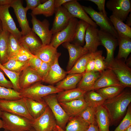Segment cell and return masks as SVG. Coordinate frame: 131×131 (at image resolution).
Masks as SVG:
<instances>
[{"instance_id": "cell-1", "label": "cell", "mask_w": 131, "mask_h": 131, "mask_svg": "<svg viewBox=\"0 0 131 131\" xmlns=\"http://www.w3.org/2000/svg\"><path fill=\"white\" fill-rule=\"evenodd\" d=\"M131 102V92L124 90L115 97L105 100L102 105L108 114L110 125L116 124L122 118Z\"/></svg>"}, {"instance_id": "cell-2", "label": "cell", "mask_w": 131, "mask_h": 131, "mask_svg": "<svg viewBox=\"0 0 131 131\" xmlns=\"http://www.w3.org/2000/svg\"><path fill=\"white\" fill-rule=\"evenodd\" d=\"M63 90L56 86L44 85L39 82L26 88L21 90L19 92L22 98L39 100L47 95L58 93Z\"/></svg>"}, {"instance_id": "cell-3", "label": "cell", "mask_w": 131, "mask_h": 131, "mask_svg": "<svg viewBox=\"0 0 131 131\" xmlns=\"http://www.w3.org/2000/svg\"><path fill=\"white\" fill-rule=\"evenodd\" d=\"M1 118L4 129L10 131H29L32 128L31 122L22 116L2 111Z\"/></svg>"}, {"instance_id": "cell-4", "label": "cell", "mask_w": 131, "mask_h": 131, "mask_svg": "<svg viewBox=\"0 0 131 131\" xmlns=\"http://www.w3.org/2000/svg\"><path fill=\"white\" fill-rule=\"evenodd\" d=\"M56 94L47 95L43 97L42 99L51 110L57 125L65 130L70 117L60 105Z\"/></svg>"}, {"instance_id": "cell-5", "label": "cell", "mask_w": 131, "mask_h": 131, "mask_svg": "<svg viewBox=\"0 0 131 131\" xmlns=\"http://www.w3.org/2000/svg\"><path fill=\"white\" fill-rule=\"evenodd\" d=\"M106 66L107 69L114 72L122 85L126 87H131V69L125 62L121 59L114 58Z\"/></svg>"}, {"instance_id": "cell-6", "label": "cell", "mask_w": 131, "mask_h": 131, "mask_svg": "<svg viewBox=\"0 0 131 131\" xmlns=\"http://www.w3.org/2000/svg\"><path fill=\"white\" fill-rule=\"evenodd\" d=\"M78 21L76 18H71L65 28L53 34L50 44L57 49L60 45L65 42H72Z\"/></svg>"}, {"instance_id": "cell-7", "label": "cell", "mask_w": 131, "mask_h": 131, "mask_svg": "<svg viewBox=\"0 0 131 131\" xmlns=\"http://www.w3.org/2000/svg\"><path fill=\"white\" fill-rule=\"evenodd\" d=\"M0 109L2 111L25 117L31 122L34 120L29 114L23 98L13 100L0 99Z\"/></svg>"}, {"instance_id": "cell-8", "label": "cell", "mask_w": 131, "mask_h": 131, "mask_svg": "<svg viewBox=\"0 0 131 131\" xmlns=\"http://www.w3.org/2000/svg\"><path fill=\"white\" fill-rule=\"evenodd\" d=\"M82 7L86 13L90 16L91 19L99 26L100 30L108 33L118 38V33L110 19L107 16H105L97 11L90 6H82Z\"/></svg>"}, {"instance_id": "cell-9", "label": "cell", "mask_w": 131, "mask_h": 131, "mask_svg": "<svg viewBox=\"0 0 131 131\" xmlns=\"http://www.w3.org/2000/svg\"><path fill=\"white\" fill-rule=\"evenodd\" d=\"M31 125L36 131H57L55 119L48 106L41 115L31 122Z\"/></svg>"}, {"instance_id": "cell-10", "label": "cell", "mask_w": 131, "mask_h": 131, "mask_svg": "<svg viewBox=\"0 0 131 131\" xmlns=\"http://www.w3.org/2000/svg\"><path fill=\"white\" fill-rule=\"evenodd\" d=\"M33 31L40 38L43 45L49 44L52 34L49 29L50 25L48 21L44 19L41 21L37 19L35 15L31 14Z\"/></svg>"}, {"instance_id": "cell-11", "label": "cell", "mask_w": 131, "mask_h": 131, "mask_svg": "<svg viewBox=\"0 0 131 131\" xmlns=\"http://www.w3.org/2000/svg\"><path fill=\"white\" fill-rule=\"evenodd\" d=\"M106 8L112 12V15L123 22L125 21L131 12L130 0H109L106 3Z\"/></svg>"}, {"instance_id": "cell-12", "label": "cell", "mask_w": 131, "mask_h": 131, "mask_svg": "<svg viewBox=\"0 0 131 131\" xmlns=\"http://www.w3.org/2000/svg\"><path fill=\"white\" fill-rule=\"evenodd\" d=\"M9 5L0 6V20L3 31H7L19 40L22 36L9 12Z\"/></svg>"}, {"instance_id": "cell-13", "label": "cell", "mask_w": 131, "mask_h": 131, "mask_svg": "<svg viewBox=\"0 0 131 131\" xmlns=\"http://www.w3.org/2000/svg\"><path fill=\"white\" fill-rule=\"evenodd\" d=\"M99 34L101 45L103 46L106 50V56L105 60L107 65L114 59V52L118 45L117 38L109 33L100 30Z\"/></svg>"}, {"instance_id": "cell-14", "label": "cell", "mask_w": 131, "mask_h": 131, "mask_svg": "<svg viewBox=\"0 0 131 131\" xmlns=\"http://www.w3.org/2000/svg\"><path fill=\"white\" fill-rule=\"evenodd\" d=\"M10 7L13 8L20 27L22 35L29 33L32 29L29 26L26 16L27 11L22 5L20 0H13L10 5Z\"/></svg>"}, {"instance_id": "cell-15", "label": "cell", "mask_w": 131, "mask_h": 131, "mask_svg": "<svg viewBox=\"0 0 131 131\" xmlns=\"http://www.w3.org/2000/svg\"><path fill=\"white\" fill-rule=\"evenodd\" d=\"M55 16L50 30L53 34L65 28L73 17L67 10L62 6L55 9Z\"/></svg>"}, {"instance_id": "cell-16", "label": "cell", "mask_w": 131, "mask_h": 131, "mask_svg": "<svg viewBox=\"0 0 131 131\" xmlns=\"http://www.w3.org/2000/svg\"><path fill=\"white\" fill-rule=\"evenodd\" d=\"M62 6L67 10L73 17L79 18L97 28L98 25L88 15L83 9L82 6L77 0H71L64 3Z\"/></svg>"}, {"instance_id": "cell-17", "label": "cell", "mask_w": 131, "mask_h": 131, "mask_svg": "<svg viewBox=\"0 0 131 131\" xmlns=\"http://www.w3.org/2000/svg\"><path fill=\"white\" fill-rule=\"evenodd\" d=\"M122 85L114 72L111 69H107L101 72V75L95 83L92 90L108 86Z\"/></svg>"}, {"instance_id": "cell-18", "label": "cell", "mask_w": 131, "mask_h": 131, "mask_svg": "<svg viewBox=\"0 0 131 131\" xmlns=\"http://www.w3.org/2000/svg\"><path fill=\"white\" fill-rule=\"evenodd\" d=\"M99 31L97 28L90 25L87 28L85 37V44L83 47L88 52H95L98 50V47L101 45Z\"/></svg>"}, {"instance_id": "cell-19", "label": "cell", "mask_w": 131, "mask_h": 131, "mask_svg": "<svg viewBox=\"0 0 131 131\" xmlns=\"http://www.w3.org/2000/svg\"><path fill=\"white\" fill-rule=\"evenodd\" d=\"M42 81V79L37 71L29 66L20 73L19 83L21 90L26 88L35 83Z\"/></svg>"}, {"instance_id": "cell-20", "label": "cell", "mask_w": 131, "mask_h": 131, "mask_svg": "<svg viewBox=\"0 0 131 131\" xmlns=\"http://www.w3.org/2000/svg\"><path fill=\"white\" fill-rule=\"evenodd\" d=\"M63 46L67 49L69 55V59L67 70H70L77 61L82 56L88 52L83 47L69 42H65Z\"/></svg>"}, {"instance_id": "cell-21", "label": "cell", "mask_w": 131, "mask_h": 131, "mask_svg": "<svg viewBox=\"0 0 131 131\" xmlns=\"http://www.w3.org/2000/svg\"><path fill=\"white\" fill-rule=\"evenodd\" d=\"M22 98L29 114L34 120L41 115L48 106L43 99L36 100L26 98Z\"/></svg>"}, {"instance_id": "cell-22", "label": "cell", "mask_w": 131, "mask_h": 131, "mask_svg": "<svg viewBox=\"0 0 131 131\" xmlns=\"http://www.w3.org/2000/svg\"><path fill=\"white\" fill-rule=\"evenodd\" d=\"M61 54L60 53L57 51V49L49 44L42 45L36 51L34 55L42 62L52 65L55 59L59 57Z\"/></svg>"}, {"instance_id": "cell-23", "label": "cell", "mask_w": 131, "mask_h": 131, "mask_svg": "<svg viewBox=\"0 0 131 131\" xmlns=\"http://www.w3.org/2000/svg\"><path fill=\"white\" fill-rule=\"evenodd\" d=\"M58 58H56L52 64L48 73L42 82L49 84H53L57 83L65 77L66 72L59 66Z\"/></svg>"}, {"instance_id": "cell-24", "label": "cell", "mask_w": 131, "mask_h": 131, "mask_svg": "<svg viewBox=\"0 0 131 131\" xmlns=\"http://www.w3.org/2000/svg\"><path fill=\"white\" fill-rule=\"evenodd\" d=\"M19 40L21 46L33 55L42 45L41 42L32 30L28 34L22 35Z\"/></svg>"}, {"instance_id": "cell-25", "label": "cell", "mask_w": 131, "mask_h": 131, "mask_svg": "<svg viewBox=\"0 0 131 131\" xmlns=\"http://www.w3.org/2000/svg\"><path fill=\"white\" fill-rule=\"evenodd\" d=\"M59 103L70 117L79 115L87 106L84 98L69 102Z\"/></svg>"}, {"instance_id": "cell-26", "label": "cell", "mask_w": 131, "mask_h": 131, "mask_svg": "<svg viewBox=\"0 0 131 131\" xmlns=\"http://www.w3.org/2000/svg\"><path fill=\"white\" fill-rule=\"evenodd\" d=\"M67 123L65 130L57 125V131H86L89 125L79 115L70 116Z\"/></svg>"}, {"instance_id": "cell-27", "label": "cell", "mask_w": 131, "mask_h": 131, "mask_svg": "<svg viewBox=\"0 0 131 131\" xmlns=\"http://www.w3.org/2000/svg\"><path fill=\"white\" fill-rule=\"evenodd\" d=\"M101 72H84L77 85V88L86 92L92 90L96 81L101 75Z\"/></svg>"}, {"instance_id": "cell-28", "label": "cell", "mask_w": 131, "mask_h": 131, "mask_svg": "<svg viewBox=\"0 0 131 131\" xmlns=\"http://www.w3.org/2000/svg\"><path fill=\"white\" fill-rule=\"evenodd\" d=\"M95 116L99 131H110L109 115L106 109L103 105L96 108Z\"/></svg>"}, {"instance_id": "cell-29", "label": "cell", "mask_w": 131, "mask_h": 131, "mask_svg": "<svg viewBox=\"0 0 131 131\" xmlns=\"http://www.w3.org/2000/svg\"><path fill=\"white\" fill-rule=\"evenodd\" d=\"M86 92L77 88L63 91L57 95L59 103L66 102L84 98Z\"/></svg>"}, {"instance_id": "cell-30", "label": "cell", "mask_w": 131, "mask_h": 131, "mask_svg": "<svg viewBox=\"0 0 131 131\" xmlns=\"http://www.w3.org/2000/svg\"><path fill=\"white\" fill-rule=\"evenodd\" d=\"M83 73L69 74L57 82L56 87L58 89L64 90L75 88L81 80Z\"/></svg>"}, {"instance_id": "cell-31", "label": "cell", "mask_w": 131, "mask_h": 131, "mask_svg": "<svg viewBox=\"0 0 131 131\" xmlns=\"http://www.w3.org/2000/svg\"><path fill=\"white\" fill-rule=\"evenodd\" d=\"M117 38L119 49L117 58H123L125 61L131 52V38L121 35Z\"/></svg>"}, {"instance_id": "cell-32", "label": "cell", "mask_w": 131, "mask_h": 131, "mask_svg": "<svg viewBox=\"0 0 131 131\" xmlns=\"http://www.w3.org/2000/svg\"><path fill=\"white\" fill-rule=\"evenodd\" d=\"M87 22L81 20L78 21L77 24L74 35L72 42L82 46L85 41L86 30L90 25Z\"/></svg>"}, {"instance_id": "cell-33", "label": "cell", "mask_w": 131, "mask_h": 131, "mask_svg": "<svg viewBox=\"0 0 131 131\" xmlns=\"http://www.w3.org/2000/svg\"><path fill=\"white\" fill-rule=\"evenodd\" d=\"M95 52H88L81 56L71 69L66 72L67 74H81L85 72L88 62L94 56Z\"/></svg>"}, {"instance_id": "cell-34", "label": "cell", "mask_w": 131, "mask_h": 131, "mask_svg": "<svg viewBox=\"0 0 131 131\" xmlns=\"http://www.w3.org/2000/svg\"><path fill=\"white\" fill-rule=\"evenodd\" d=\"M84 98L87 106L95 108L102 105L106 100L100 94L94 90L86 92Z\"/></svg>"}, {"instance_id": "cell-35", "label": "cell", "mask_w": 131, "mask_h": 131, "mask_svg": "<svg viewBox=\"0 0 131 131\" xmlns=\"http://www.w3.org/2000/svg\"><path fill=\"white\" fill-rule=\"evenodd\" d=\"M54 0H46L33 10L31 14L35 15H43L46 17L51 16L54 13Z\"/></svg>"}, {"instance_id": "cell-36", "label": "cell", "mask_w": 131, "mask_h": 131, "mask_svg": "<svg viewBox=\"0 0 131 131\" xmlns=\"http://www.w3.org/2000/svg\"><path fill=\"white\" fill-rule=\"evenodd\" d=\"M110 19L118 35L124 36L131 38V28L123 22L112 15Z\"/></svg>"}, {"instance_id": "cell-37", "label": "cell", "mask_w": 131, "mask_h": 131, "mask_svg": "<svg viewBox=\"0 0 131 131\" xmlns=\"http://www.w3.org/2000/svg\"><path fill=\"white\" fill-rule=\"evenodd\" d=\"M10 33L7 31H3L0 34V63L2 65L8 60L7 52Z\"/></svg>"}, {"instance_id": "cell-38", "label": "cell", "mask_w": 131, "mask_h": 131, "mask_svg": "<svg viewBox=\"0 0 131 131\" xmlns=\"http://www.w3.org/2000/svg\"><path fill=\"white\" fill-rule=\"evenodd\" d=\"M123 86H108L94 90L101 95L106 99L113 98L122 92L126 88Z\"/></svg>"}, {"instance_id": "cell-39", "label": "cell", "mask_w": 131, "mask_h": 131, "mask_svg": "<svg viewBox=\"0 0 131 131\" xmlns=\"http://www.w3.org/2000/svg\"><path fill=\"white\" fill-rule=\"evenodd\" d=\"M28 61L24 62L11 59L2 65L10 71L21 73L23 70L29 66Z\"/></svg>"}, {"instance_id": "cell-40", "label": "cell", "mask_w": 131, "mask_h": 131, "mask_svg": "<svg viewBox=\"0 0 131 131\" xmlns=\"http://www.w3.org/2000/svg\"><path fill=\"white\" fill-rule=\"evenodd\" d=\"M21 47L19 40L10 33L8 40L7 52L8 60L16 55Z\"/></svg>"}, {"instance_id": "cell-41", "label": "cell", "mask_w": 131, "mask_h": 131, "mask_svg": "<svg viewBox=\"0 0 131 131\" xmlns=\"http://www.w3.org/2000/svg\"><path fill=\"white\" fill-rule=\"evenodd\" d=\"M20 92L13 89L0 86V99L13 100L22 98Z\"/></svg>"}, {"instance_id": "cell-42", "label": "cell", "mask_w": 131, "mask_h": 131, "mask_svg": "<svg viewBox=\"0 0 131 131\" xmlns=\"http://www.w3.org/2000/svg\"><path fill=\"white\" fill-rule=\"evenodd\" d=\"M95 109L96 108L87 106L79 115L89 124H92L97 125L96 119Z\"/></svg>"}, {"instance_id": "cell-43", "label": "cell", "mask_w": 131, "mask_h": 131, "mask_svg": "<svg viewBox=\"0 0 131 131\" xmlns=\"http://www.w3.org/2000/svg\"><path fill=\"white\" fill-rule=\"evenodd\" d=\"M0 69L4 72L9 79L13 84V89L19 92L21 89L19 85V79L20 73H16L8 70L0 63Z\"/></svg>"}, {"instance_id": "cell-44", "label": "cell", "mask_w": 131, "mask_h": 131, "mask_svg": "<svg viewBox=\"0 0 131 131\" xmlns=\"http://www.w3.org/2000/svg\"><path fill=\"white\" fill-rule=\"evenodd\" d=\"M102 50H98L95 56V72H101L107 69L105 58L102 56Z\"/></svg>"}, {"instance_id": "cell-45", "label": "cell", "mask_w": 131, "mask_h": 131, "mask_svg": "<svg viewBox=\"0 0 131 131\" xmlns=\"http://www.w3.org/2000/svg\"><path fill=\"white\" fill-rule=\"evenodd\" d=\"M130 126H131V107L130 104L124 117L114 131H124Z\"/></svg>"}, {"instance_id": "cell-46", "label": "cell", "mask_w": 131, "mask_h": 131, "mask_svg": "<svg viewBox=\"0 0 131 131\" xmlns=\"http://www.w3.org/2000/svg\"><path fill=\"white\" fill-rule=\"evenodd\" d=\"M35 56H36L32 54L25 48L21 46L20 48L16 55L11 59L25 62L28 61L31 58Z\"/></svg>"}, {"instance_id": "cell-47", "label": "cell", "mask_w": 131, "mask_h": 131, "mask_svg": "<svg viewBox=\"0 0 131 131\" xmlns=\"http://www.w3.org/2000/svg\"><path fill=\"white\" fill-rule=\"evenodd\" d=\"M51 65L48 63L42 62L41 66L37 71L42 79V81L47 75Z\"/></svg>"}, {"instance_id": "cell-48", "label": "cell", "mask_w": 131, "mask_h": 131, "mask_svg": "<svg viewBox=\"0 0 131 131\" xmlns=\"http://www.w3.org/2000/svg\"><path fill=\"white\" fill-rule=\"evenodd\" d=\"M29 66L36 71H37L41 66L42 61L37 56L32 58L28 61Z\"/></svg>"}, {"instance_id": "cell-49", "label": "cell", "mask_w": 131, "mask_h": 131, "mask_svg": "<svg viewBox=\"0 0 131 131\" xmlns=\"http://www.w3.org/2000/svg\"><path fill=\"white\" fill-rule=\"evenodd\" d=\"M46 0H26V7L25 8L27 11L31 9L32 10L36 8L40 4L45 2Z\"/></svg>"}, {"instance_id": "cell-50", "label": "cell", "mask_w": 131, "mask_h": 131, "mask_svg": "<svg viewBox=\"0 0 131 131\" xmlns=\"http://www.w3.org/2000/svg\"><path fill=\"white\" fill-rule=\"evenodd\" d=\"M95 3L98 6L99 12L105 16H107V13L105 8V0H88Z\"/></svg>"}, {"instance_id": "cell-51", "label": "cell", "mask_w": 131, "mask_h": 131, "mask_svg": "<svg viewBox=\"0 0 131 131\" xmlns=\"http://www.w3.org/2000/svg\"><path fill=\"white\" fill-rule=\"evenodd\" d=\"M0 86L10 89H13V84L10 81L7 80L3 73L0 70Z\"/></svg>"}, {"instance_id": "cell-52", "label": "cell", "mask_w": 131, "mask_h": 131, "mask_svg": "<svg viewBox=\"0 0 131 131\" xmlns=\"http://www.w3.org/2000/svg\"><path fill=\"white\" fill-rule=\"evenodd\" d=\"M97 51L95 52L94 56L90 59L88 62L85 72H87L94 71L95 66L94 57L97 53Z\"/></svg>"}, {"instance_id": "cell-53", "label": "cell", "mask_w": 131, "mask_h": 131, "mask_svg": "<svg viewBox=\"0 0 131 131\" xmlns=\"http://www.w3.org/2000/svg\"><path fill=\"white\" fill-rule=\"evenodd\" d=\"M71 0H54V5L55 8L59 7L64 3L70 1Z\"/></svg>"}, {"instance_id": "cell-54", "label": "cell", "mask_w": 131, "mask_h": 131, "mask_svg": "<svg viewBox=\"0 0 131 131\" xmlns=\"http://www.w3.org/2000/svg\"><path fill=\"white\" fill-rule=\"evenodd\" d=\"M86 131H99V130L98 125L90 124Z\"/></svg>"}, {"instance_id": "cell-55", "label": "cell", "mask_w": 131, "mask_h": 131, "mask_svg": "<svg viewBox=\"0 0 131 131\" xmlns=\"http://www.w3.org/2000/svg\"><path fill=\"white\" fill-rule=\"evenodd\" d=\"M13 0H0V6L10 5Z\"/></svg>"}, {"instance_id": "cell-56", "label": "cell", "mask_w": 131, "mask_h": 131, "mask_svg": "<svg viewBox=\"0 0 131 131\" xmlns=\"http://www.w3.org/2000/svg\"><path fill=\"white\" fill-rule=\"evenodd\" d=\"M126 24L129 27L131 26V13L128 16L126 20Z\"/></svg>"}, {"instance_id": "cell-57", "label": "cell", "mask_w": 131, "mask_h": 131, "mask_svg": "<svg viewBox=\"0 0 131 131\" xmlns=\"http://www.w3.org/2000/svg\"><path fill=\"white\" fill-rule=\"evenodd\" d=\"M126 61H127L126 63L127 65L130 67L131 66V57H130L128 59H127Z\"/></svg>"}, {"instance_id": "cell-58", "label": "cell", "mask_w": 131, "mask_h": 131, "mask_svg": "<svg viewBox=\"0 0 131 131\" xmlns=\"http://www.w3.org/2000/svg\"><path fill=\"white\" fill-rule=\"evenodd\" d=\"M3 128V121L0 118V129Z\"/></svg>"}, {"instance_id": "cell-59", "label": "cell", "mask_w": 131, "mask_h": 131, "mask_svg": "<svg viewBox=\"0 0 131 131\" xmlns=\"http://www.w3.org/2000/svg\"><path fill=\"white\" fill-rule=\"evenodd\" d=\"M3 31L2 25L1 22L0 20V34Z\"/></svg>"}, {"instance_id": "cell-60", "label": "cell", "mask_w": 131, "mask_h": 131, "mask_svg": "<svg viewBox=\"0 0 131 131\" xmlns=\"http://www.w3.org/2000/svg\"><path fill=\"white\" fill-rule=\"evenodd\" d=\"M124 131H131V126L127 128Z\"/></svg>"}, {"instance_id": "cell-61", "label": "cell", "mask_w": 131, "mask_h": 131, "mask_svg": "<svg viewBox=\"0 0 131 131\" xmlns=\"http://www.w3.org/2000/svg\"><path fill=\"white\" fill-rule=\"evenodd\" d=\"M29 131H36L33 128H32Z\"/></svg>"}, {"instance_id": "cell-62", "label": "cell", "mask_w": 131, "mask_h": 131, "mask_svg": "<svg viewBox=\"0 0 131 131\" xmlns=\"http://www.w3.org/2000/svg\"><path fill=\"white\" fill-rule=\"evenodd\" d=\"M2 111L0 109V118H1V114Z\"/></svg>"}, {"instance_id": "cell-63", "label": "cell", "mask_w": 131, "mask_h": 131, "mask_svg": "<svg viewBox=\"0 0 131 131\" xmlns=\"http://www.w3.org/2000/svg\"><path fill=\"white\" fill-rule=\"evenodd\" d=\"M3 131H10L4 129V130Z\"/></svg>"}, {"instance_id": "cell-64", "label": "cell", "mask_w": 131, "mask_h": 131, "mask_svg": "<svg viewBox=\"0 0 131 131\" xmlns=\"http://www.w3.org/2000/svg\"></svg>"}]
</instances>
